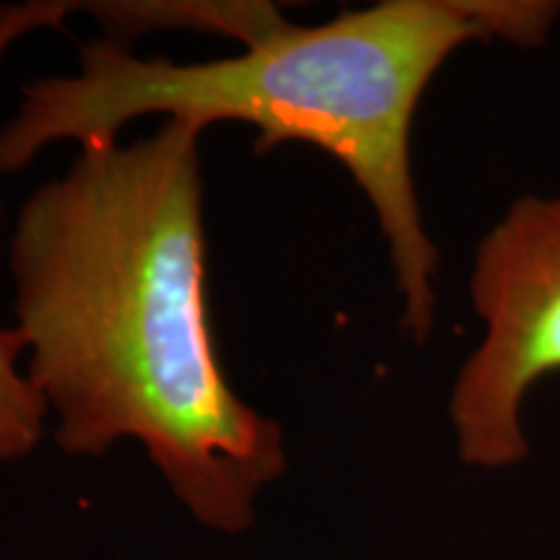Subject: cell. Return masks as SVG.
Returning <instances> with one entry per match:
<instances>
[{"label":"cell","mask_w":560,"mask_h":560,"mask_svg":"<svg viewBox=\"0 0 560 560\" xmlns=\"http://www.w3.org/2000/svg\"><path fill=\"white\" fill-rule=\"evenodd\" d=\"M200 132L166 120L130 145H86L24 202L16 332L62 452L138 439L202 527L242 535L289 459L283 429L240 400L215 353Z\"/></svg>","instance_id":"obj_1"},{"label":"cell","mask_w":560,"mask_h":560,"mask_svg":"<svg viewBox=\"0 0 560 560\" xmlns=\"http://www.w3.org/2000/svg\"><path fill=\"white\" fill-rule=\"evenodd\" d=\"M560 5L542 0H384L327 24H280L236 58L177 66L140 60L120 42L81 50L75 75L24 89L19 115L0 130V172H21L42 149L117 140L125 125L166 115L202 130L247 122L255 151L317 145L355 179L387 240L402 325L423 342L436 317L439 252L423 229L410 170L418 102L444 60L472 39L535 47Z\"/></svg>","instance_id":"obj_2"},{"label":"cell","mask_w":560,"mask_h":560,"mask_svg":"<svg viewBox=\"0 0 560 560\" xmlns=\"http://www.w3.org/2000/svg\"><path fill=\"white\" fill-rule=\"evenodd\" d=\"M472 306L486 338L462 366L450 418L465 465L506 470L529 444L527 392L560 371V198H522L475 252Z\"/></svg>","instance_id":"obj_3"},{"label":"cell","mask_w":560,"mask_h":560,"mask_svg":"<svg viewBox=\"0 0 560 560\" xmlns=\"http://www.w3.org/2000/svg\"><path fill=\"white\" fill-rule=\"evenodd\" d=\"M79 3L34 0L24 5H0V60L24 34L60 26ZM24 340L16 330H0V462H13L37 450L45 429L47 405L19 371Z\"/></svg>","instance_id":"obj_4"},{"label":"cell","mask_w":560,"mask_h":560,"mask_svg":"<svg viewBox=\"0 0 560 560\" xmlns=\"http://www.w3.org/2000/svg\"><path fill=\"white\" fill-rule=\"evenodd\" d=\"M86 9L100 16L112 42L156 30H190L229 34L252 45L285 24L270 3H89Z\"/></svg>","instance_id":"obj_5"}]
</instances>
